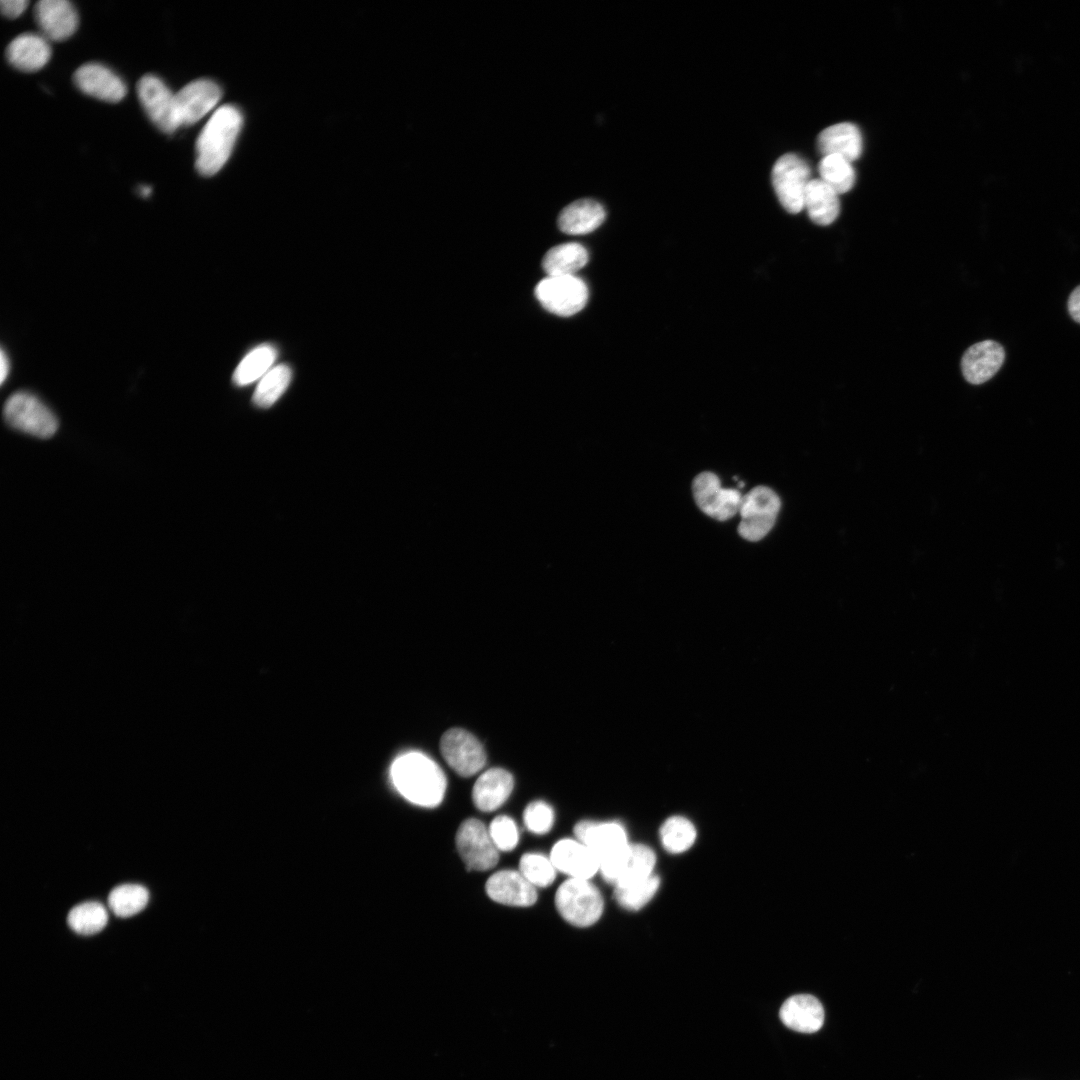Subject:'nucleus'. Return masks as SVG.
Here are the masks:
<instances>
[{
	"mask_svg": "<svg viewBox=\"0 0 1080 1080\" xmlns=\"http://www.w3.org/2000/svg\"><path fill=\"white\" fill-rule=\"evenodd\" d=\"M390 776L397 791L415 805L435 807L444 798L445 775L438 764L423 753L407 752L397 757Z\"/></svg>",
	"mask_w": 1080,
	"mask_h": 1080,
	"instance_id": "nucleus-1",
	"label": "nucleus"
},
{
	"mask_svg": "<svg viewBox=\"0 0 1080 1080\" xmlns=\"http://www.w3.org/2000/svg\"><path fill=\"white\" fill-rule=\"evenodd\" d=\"M243 125L240 110L219 107L207 121L196 142L195 167L203 176L216 174L228 161Z\"/></svg>",
	"mask_w": 1080,
	"mask_h": 1080,
	"instance_id": "nucleus-2",
	"label": "nucleus"
},
{
	"mask_svg": "<svg viewBox=\"0 0 1080 1080\" xmlns=\"http://www.w3.org/2000/svg\"><path fill=\"white\" fill-rule=\"evenodd\" d=\"M555 906L571 925L588 927L601 917L604 902L597 887L589 880L568 878L556 891Z\"/></svg>",
	"mask_w": 1080,
	"mask_h": 1080,
	"instance_id": "nucleus-3",
	"label": "nucleus"
},
{
	"mask_svg": "<svg viewBox=\"0 0 1080 1080\" xmlns=\"http://www.w3.org/2000/svg\"><path fill=\"white\" fill-rule=\"evenodd\" d=\"M4 419L11 427L40 438L51 437L58 421L51 410L34 395L20 391L12 394L3 409Z\"/></svg>",
	"mask_w": 1080,
	"mask_h": 1080,
	"instance_id": "nucleus-4",
	"label": "nucleus"
},
{
	"mask_svg": "<svg viewBox=\"0 0 1080 1080\" xmlns=\"http://www.w3.org/2000/svg\"><path fill=\"white\" fill-rule=\"evenodd\" d=\"M771 181L787 212L797 214L804 209L805 193L811 181L810 168L804 159L793 153L782 155L773 165Z\"/></svg>",
	"mask_w": 1080,
	"mask_h": 1080,
	"instance_id": "nucleus-5",
	"label": "nucleus"
},
{
	"mask_svg": "<svg viewBox=\"0 0 1080 1080\" xmlns=\"http://www.w3.org/2000/svg\"><path fill=\"white\" fill-rule=\"evenodd\" d=\"M780 506V499L771 488L754 487L742 499L740 536L752 542L761 540L774 526Z\"/></svg>",
	"mask_w": 1080,
	"mask_h": 1080,
	"instance_id": "nucleus-6",
	"label": "nucleus"
},
{
	"mask_svg": "<svg viewBox=\"0 0 1080 1080\" xmlns=\"http://www.w3.org/2000/svg\"><path fill=\"white\" fill-rule=\"evenodd\" d=\"M535 295L547 311L568 317L585 307L588 289L575 275L547 276L537 284Z\"/></svg>",
	"mask_w": 1080,
	"mask_h": 1080,
	"instance_id": "nucleus-7",
	"label": "nucleus"
},
{
	"mask_svg": "<svg viewBox=\"0 0 1080 1080\" xmlns=\"http://www.w3.org/2000/svg\"><path fill=\"white\" fill-rule=\"evenodd\" d=\"M456 845L470 870L492 869L499 860V850L488 828L478 819L469 818L460 825L456 834Z\"/></svg>",
	"mask_w": 1080,
	"mask_h": 1080,
	"instance_id": "nucleus-8",
	"label": "nucleus"
},
{
	"mask_svg": "<svg viewBox=\"0 0 1080 1080\" xmlns=\"http://www.w3.org/2000/svg\"><path fill=\"white\" fill-rule=\"evenodd\" d=\"M138 98L150 120L164 133L180 127L175 95L155 75L147 74L137 83Z\"/></svg>",
	"mask_w": 1080,
	"mask_h": 1080,
	"instance_id": "nucleus-9",
	"label": "nucleus"
},
{
	"mask_svg": "<svg viewBox=\"0 0 1080 1080\" xmlns=\"http://www.w3.org/2000/svg\"><path fill=\"white\" fill-rule=\"evenodd\" d=\"M697 506L708 516L725 521L740 511L743 496L736 489L721 488L720 480L713 472L698 474L692 483Z\"/></svg>",
	"mask_w": 1080,
	"mask_h": 1080,
	"instance_id": "nucleus-10",
	"label": "nucleus"
},
{
	"mask_svg": "<svg viewBox=\"0 0 1080 1080\" xmlns=\"http://www.w3.org/2000/svg\"><path fill=\"white\" fill-rule=\"evenodd\" d=\"M656 857L651 848L643 844H629L621 853L600 864L603 878L620 886L644 879L653 874Z\"/></svg>",
	"mask_w": 1080,
	"mask_h": 1080,
	"instance_id": "nucleus-11",
	"label": "nucleus"
},
{
	"mask_svg": "<svg viewBox=\"0 0 1080 1080\" xmlns=\"http://www.w3.org/2000/svg\"><path fill=\"white\" fill-rule=\"evenodd\" d=\"M440 749L448 765L464 777L476 774L486 763L482 744L474 735L460 728H452L443 734Z\"/></svg>",
	"mask_w": 1080,
	"mask_h": 1080,
	"instance_id": "nucleus-12",
	"label": "nucleus"
},
{
	"mask_svg": "<svg viewBox=\"0 0 1080 1080\" xmlns=\"http://www.w3.org/2000/svg\"><path fill=\"white\" fill-rule=\"evenodd\" d=\"M577 840L590 848L599 865L621 853L628 845L624 827L616 821L582 820L574 827Z\"/></svg>",
	"mask_w": 1080,
	"mask_h": 1080,
	"instance_id": "nucleus-13",
	"label": "nucleus"
},
{
	"mask_svg": "<svg viewBox=\"0 0 1080 1080\" xmlns=\"http://www.w3.org/2000/svg\"><path fill=\"white\" fill-rule=\"evenodd\" d=\"M222 91L208 79H198L185 85L175 95L180 126H189L210 112L219 102Z\"/></svg>",
	"mask_w": 1080,
	"mask_h": 1080,
	"instance_id": "nucleus-14",
	"label": "nucleus"
},
{
	"mask_svg": "<svg viewBox=\"0 0 1080 1080\" xmlns=\"http://www.w3.org/2000/svg\"><path fill=\"white\" fill-rule=\"evenodd\" d=\"M550 859L556 870L569 878L589 880L600 867L593 851L577 839L559 840L551 850Z\"/></svg>",
	"mask_w": 1080,
	"mask_h": 1080,
	"instance_id": "nucleus-15",
	"label": "nucleus"
},
{
	"mask_svg": "<svg viewBox=\"0 0 1080 1080\" xmlns=\"http://www.w3.org/2000/svg\"><path fill=\"white\" fill-rule=\"evenodd\" d=\"M75 85L83 93L107 102H119L127 92L123 80L99 63H86L73 75Z\"/></svg>",
	"mask_w": 1080,
	"mask_h": 1080,
	"instance_id": "nucleus-16",
	"label": "nucleus"
},
{
	"mask_svg": "<svg viewBox=\"0 0 1080 1080\" xmlns=\"http://www.w3.org/2000/svg\"><path fill=\"white\" fill-rule=\"evenodd\" d=\"M38 27L46 39L62 41L78 27V14L67 0H41L34 8Z\"/></svg>",
	"mask_w": 1080,
	"mask_h": 1080,
	"instance_id": "nucleus-17",
	"label": "nucleus"
},
{
	"mask_svg": "<svg viewBox=\"0 0 1080 1080\" xmlns=\"http://www.w3.org/2000/svg\"><path fill=\"white\" fill-rule=\"evenodd\" d=\"M485 890L493 901L509 906L528 907L537 900L536 887L515 870H501L492 874Z\"/></svg>",
	"mask_w": 1080,
	"mask_h": 1080,
	"instance_id": "nucleus-18",
	"label": "nucleus"
},
{
	"mask_svg": "<svg viewBox=\"0 0 1080 1080\" xmlns=\"http://www.w3.org/2000/svg\"><path fill=\"white\" fill-rule=\"evenodd\" d=\"M1004 359L1005 351L998 342L984 340L975 343L962 357L963 376L971 384H982L998 372Z\"/></svg>",
	"mask_w": 1080,
	"mask_h": 1080,
	"instance_id": "nucleus-19",
	"label": "nucleus"
},
{
	"mask_svg": "<svg viewBox=\"0 0 1080 1080\" xmlns=\"http://www.w3.org/2000/svg\"><path fill=\"white\" fill-rule=\"evenodd\" d=\"M824 1008L821 1002L810 994H797L784 1001L779 1017L791 1030L801 1033H814L824 1023Z\"/></svg>",
	"mask_w": 1080,
	"mask_h": 1080,
	"instance_id": "nucleus-20",
	"label": "nucleus"
},
{
	"mask_svg": "<svg viewBox=\"0 0 1080 1080\" xmlns=\"http://www.w3.org/2000/svg\"><path fill=\"white\" fill-rule=\"evenodd\" d=\"M513 786V776L508 771L491 768L476 780L472 790L473 803L480 811H494L508 799Z\"/></svg>",
	"mask_w": 1080,
	"mask_h": 1080,
	"instance_id": "nucleus-21",
	"label": "nucleus"
},
{
	"mask_svg": "<svg viewBox=\"0 0 1080 1080\" xmlns=\"http://www.w3.org/2000/svg\"><path fill=\"white\" fill-rule=\"evenodd\" d=\"M817 146L823 156L839 155L852 162L862 153V134L853 123H837L820 132Z\"/></svg>",
	"mask_w": 1080,
	"mask_h": 1080,
	"instance_id": "nucleus-22",
	"label": "nucleus"
},
{
	"mask_svg": "<svg viewBox=\"0 0 1080 1080\" xmlns=\"http://www.w3.org/2000/svg\"><path fill=\"white\" fill-rule=\"evenodd\" d=\"M51 48L43 35L24 33L14 38L7 47L6 57L15 68L34 72L50 59Z\"/></svg>",
	"mask_w": 1080,
	"mask_h": 1080,
	"instance_id": "nucleus-23",
	"label": "nucleus"
},
{
	"mask_svg": "<svg viewBox=\"0 0 1080 1080\" xmlns=\"http://www.w3.org/2000/svg\"><path fill=\"white\" fill-rule=\"evenodd\" d=\"M603 206L593 199H579L567 205L559 214V229L570 235L587 234L597 229L605 219Z\"/></svg>",
	"mask_w": 1080,
	"mask_h": 1080,
	"instance_id": "nucleus-24",
	"label": "nucleus"
},
{
	"mask_svg": "<svg viewBox=\"0 0 1080 1080\" xmlns=\"http://www.w3.org/2000/svg\"><path fill=\"white\" fill-rule=\"evenodd\" d=\"M839 194L821 179H811L804 199L809 218L818 225L833 223L840 212Z\"/></svg>",
	"mask_w": 1080,
	"mask_h": 1080,
	"instance_id": "nucleus-25",
	"label": "nucleus"
},
{
	"mask_svg": "<svg viewBox=\"0 0 1080 1080\" xmlns=\"http://www.w3.org/2000/svg\"><path fill=\"white\" fill-rule=\"evenodd\" d=\"M588 262L587 250L578 243H564L549 249L542 267L548 276L574 275Z\"/></svg>",
	"mask_w": 1080,
	"mask_h": 1080,
	"instance_id": "nucleus-26",
	"label": "nucleus"
},
{
	"mask_svg": "<svg viewBox=\"0 0 1080 1080\" xmlns=\"http://www.w3.org/2000/svg\"><path fill=\"white\" fill-rule=\"evenodd\" d=\"M277 350L273 345L261 344L251 350L239 363L233 373V381L238 386L248 385L263 375L274 363Z\"/></svg>",
	"mask_w": 1080,
	"mask_h": 1080,
	"instance_id": "nucleus-27",
	"label": "nucleus"
},
{
	"mask_svg": "<svg viewBox=\"0 0 1080 1080\" xmlns=\"http://www.w3.org/2000/svg\"><path fill=\"white\" fill-rule=\"evenodd\" d=\"M292 378V370L286 364H280L269 370L259 382L253 402L261 408L273 405L285 392Z\"/></svg>",
	"mask_w": 1080,
	"mask_h": 1080,
	"instance_id": "nucleus-28",
	"label": "nucleus"
},
{
	"mask_svg": "<svg viewBox=\"0 0 1080 1080\" xmlns=\"http://www.w3.org/2000/svg\"><path fill=\"white\" fill-rule=\"evenodd\" d=\"M659 834L663 847L674 854L688 850L696 839L694 825L682 816L668 818L662 824Z\"/></svg>",
	"mask_w": 1080,
	"mask_h": 1080,
	"instance_id": "nucleus-29",
	"label": "nucleus"
},
{
	"mask_svg": "<svg viewBox=\"0 0 1080 1080\" xmlns=\"http://www.w3.org/2000/svg\"><path fill=\"white\" fill-rule=\"evenodd\" d=\"M821 180L838 194L848 192L855 184V171L851 162L839 155L823 156L819 163Z\"/></svg>",
	"mask_w": 1080,
	"mask_h": 1080,
	"instance_id": "nucleus-30",
	"label": "nucleus"
},
{
	"mask_svg": "<svg viewBox=\"0 0 1080 1080\" xmlns=\"http://www.w3.org/2000/svg\"><path fill=\"white\" fill-rule=\"evenodd\" d=\"M659 885V877L652 874L629 884L615 886L614 898L627 910H639L654 897Z\"/></svg>",
	"mask_w": 1080,
	"mask_h": 1080,
	"instance_id": "nucleus-31",
	"label": "nucleus"
},
{
	"mask_svg": "<svg viewBox=\"0 0 1080 1080\" xmlns=\"http://www.w3.org/2000/svg\"><path fill=\"white\" fill-rule=\"evenodd\" d=\"M149 899L147 889L137 884H124L114 888L108 897V904L118 917H130L140 912Z\"/></svg>",
	"mask_w": 1080,
	"mask_h": 1080,
	"instance_id": "nucleus-32",
	"label": "nucleus"
},
{
	"mask_svg": "<svg viewBox=\"0 0 1080 1080\" xmlns=\"http://www.w3.org/2000/svg\"><path fill=\"white\" fill-rule=\"evenodd\" d=\"M108 915L102 904L86 902L72 908L67 916L71 929L81 935H92L101 931L107 923Z\"/></svg>",
	"mask_w": 1080,
	"mask_h": 1080,
	"instance_id": "nucleus-33",
	"label": "nucleus"
},
{
	"mask_svg": "<svg viewBox=\"0 0 1080 1080\" xmlns=\"http://www.w3.org/2000/svg\"><path fill=\"white\" fill-rule=\"evenodd\" d=\"M519 871L534 887H548L556 877V868L550 857L540 853H526L519 861Z\"/></svg>",
	"mask_w": 1080,
	"mask_h": 1080,
	"instance_id": "nucleus-34",
	"label": "nucleus"
},
{
	"mask_svg": "<svg viewBox=\"0 0 1080 1080\" xmlns=\"http://www.w3.org/2000/svg\"><path fill=\"white\" fill-rule=\"evenodd\" d=\"M488 830L499 851H511L517 846L519 833L512 818L500 815L492 820Z\"/></svg>",
	"mask_w": 1080,
	"mask_h": 1080,
	"instance_id": "nucleus-35",
	"label": "nucleus"
},
{
	"mask_svg": "<svg viewBox=\"0 0 1080 1080\" xmlns=\"http://www.w3.org/2000/svg\"><path fill=\"white\" fill-rule=\"evenodd\" d=\"M523 820L529 831L535 834H545L553 826L554 812L546 802L541 800L533 801L525 808Z\"/></svg>",
	"mask_w": 1080,
	"mask_h": 1080,
	"instance_id": "nucleus-36",
	"label": "nucleus"
},
{
	"mask_svg": "<svg viewBox=\"0 0 1080 1080\" xmlns=\"http://www.w3.org/2000/svg\"><path fill=\"white\" fill-rule=\"evenodd\" d=\"M28 4L27 0H1V12L8 18H15L23 13Z\"/></svg>",
	"mask_w": 1080,
	"mask_h": 1080,
	"instance_id": "nucleus-37",
	"label": "nucleus"
},
{
	"mask_svg": "<svg viewBox=\"0 0 1080 1080\" xmlns=\"http://www.w3.org/2000/svg\"><path fill=\"white\" fill-rule=\"evenodd\" d=\"M1067 306L1070 316L1080 323V285L1070 294Z\"/></svg>",
	"mask_w": 1080,
	"mask_h": 1080,
	"instance_id": "nucleus-38",
	"label": "nucleus"
},
{
	"mask_svg": "<svg viewBox=\"0 0 1080 1080\" xmlns=\"http://www.w3.org/2000/svg\"><path fill=\"white\" fill-rule=\"evenodd\" d=\"M0 363H1L0 380H1V383H3L5 378L8 375V372H9V360H8L6 354H5V352L3 350H1Z\"/></svg>",
	"mask_w": 1080,
	"mask_h": 1080,
	"instance_id": "nucleus-39",
	"label": "nucleus"
},
{
	"mask_svg": "<svg viewBox=\"0 0 1080 1080\" xmlns=\"http://www.w3.org/2000/svg\"><path fill=\"white\" fill-rule=\"evenodd\" d=\"M139 192L143 197H147L151 193V188L148 186H142L140 187Z\"/></svg>",
	"mask_w": 1080,
	"mask_h": 1080,
	"instance_id": "nucleus-40",
	"label": "nucleus"
},
{
	"mask_svg": "<svg viewBox=\"0 0 1080 1080\" xmlns=\"http://www.w3.org/2000/svg\"><path fill=\"white\" fill-rule=\"evenodd\" d=\"M743 485H744V483H743V482H740V483H739V487H742Z\"/></svg>",
	"mask_w": 1080,
	"mask_h": 1080,
	"instance_id": "nucleus-41",
	"label": "nucleus"
}]
</instances>
